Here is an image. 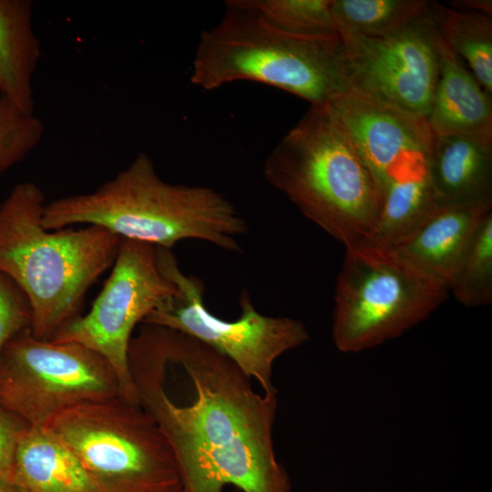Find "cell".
<instances>
[{
	"label": "cell",
	"mask_w": 492,
	"mask_h": 492,
	"mask_svg": "<svg viewBox=\"0 0 492 492\" xmlns=\"http://www.w3.org/2000/svg\"><path fill=\"white\" fill-rule=\"evenodd\" d=\"M141 324L128 363L139 405L169 443L188 492H290L272 428L278 392H254L230 358L181 332Z\"/></svg>",
	"instance_id": "1"
},
{
	"label": "cell",
	"mask_w": 492,
	"mask_h": 492,
	"mask_svg": "<svg viewBox=\"0 0 492 492\" xmlns=\"http://www.w3.org/2000/svg\"><path fill=\"white\" fill-rule=\"evenodd\" d=\"M80 223L169 250L180 241L200 240L239 251L237 238L247 232L245 220L222 194L210 187L165 181L144 152L96 190L46 204V229Z\"/></svg>",
	"instance_id": "2"
},
{
	"label": "cell",
	"mask_w": 492,
	"mask_h": 492,
	"mask_svg": "<svg viewBox=\"0 0 492 492\" xmlns=\"http://www.w3.org/2000/svg\"><path fill=\"white\" fill-rule=\"evenodd\" d=\"M46 204L43 190L31 181L16 184L0 203V272L26 297L32 335L50 341L79 315L88 289L112 266L121 239L98 226L47 230Z\"/></svg>",
	"instance_id": "3"
},
{
	"label": "cell",
	"mask_w": 492,
	"mask_h": 492,
	"mask_svg": "<svg viewBox=\"0 0 492 492\" xmlns=\"http://www.w3.org/2000/svg\"><path fill=\"white\" fill-rule=\"evenodd\" d=\"M220 22L200 34L190 80L205 90L239 80L281 88L323 107L348 90L340 35L302 36L269 23L247 0L225 2Z\"/></svg>",
	"instance_id": "4"
},
{
	"label": "cell",
	"mask_w": 492,
	"mask_h": 492,
	"mask_svg": "<svg viewBox=\"0 0 492 492\" xmlns=\"http://www.w3.org/2000/svg\"><path fill=\"white\" fill-rule=\"evenodd\" d=\"M266 181L345 248L365 243L378 220L376 183L323 107L311 106L268 154Z\"/></svg>",
	"instance_id": "5"
},
{
	"label": "cell",
	"mask_w": 492,
	"mask_h": 492,
	"mask_svg": "<svg viewBox=\"0 0 492 492\" xmlns=\"http://www.w3.org/2000/svg\"><path fill=\"white\" fill-rule=\"evenodd\" d=\"M100 492H177L179 469L166 436L139 405L120 396L71 407L47 425Z\"/></svg>",
	"instance_id": "6"
},
{
	"label": "cell",
	"mask_w": 492,
	"mask_h": 492,
	"mask_svg": "<svg viewBox=\"0 0 492 492\" xmlns=\"http://www.w3.org/2000/svg\"><path fill=\"white\" fill-rule=\"evenodd\" d=\"M447 287L393 252L345 248L338 274L332 338L343 353H358L401 336L425 320Z\"/></svg>",
	"instance_id": "7"
},
{
	"label": "cell",
	"mask_w": 492,
	"mask_h": 492,
	"mask_svg": "<svg viewBox=\"0 0 492 492\" xmlns=\"http://www.w3.org/2000/svg\"><path fill=\"white\" fill-rule=\"evenodd\" d=\"M156 261L160 272L174 283L176 292L141 323L186 333L230 358L258 382L263 393L277 391L272 381V364L282 354L309 340L304 323L259 313L247 291L240 295L241 316L235 321L220 319L205 305L203 282L186 275L171 250L156 247Z\"/></svg>",
	"instance_id": "8"
},
{
	"label": "cell",
	"mask_w": 492,
	"mask_h": 492,
	"mask_svg": "<svg viewBox=\"0 0 492 492\" xmlns=\"http://www.w3.org/2000/svg\"><path fill=\"white\" fill-rule=\"evenodd\" d=\"M117 396L114 369L81 344L39 340L26 328L0 354V405L30 426H47L71 407Z\"/></svg>",
	"instance_id": "9"
},
{
	"label": "cell",
	"mask_w": 492,
	"mask_h": 492,
	"mask_svg": "<svg viewBox=\"0 0 492 492\" xmlns=\"http://www.w3.org/2000/svg\"><path fill=\"white\" fill-rule=\"evenodd\" d=\"M176 292L159 269L156 247L121 239L112 271L88 313L77 315L50 340L76 343L103 356L118 377L120 397L138 404L128 353L135 327Z\"/></svg>",
	"instance_id": "10"
},
{
	"label": "cell",
	"mask_w": 492,
	"mask_h": 492,
	"mask_svg": "<svg viewBox=\"0 0 492 492\" xmlns=\"http://www.w3.org/2000/svg\"><path fill=\"white\" fill-rule=\"evenodd\" d=\"M341 37L349 90L426 119L440 63L436 2L388 36Z\"/></svg>",
	"instance_id": "11"
},
{
	"label": "cell",
	"mask_w": 492,
	"mask_h": 492,
	"mask_svg": "<svg viewBox=\"0 0 492 492\" xmlns=\"http://www.w3.org/2000/svg\"><path fill=\"white\" fill-rule=\"evenodd\" d=\"M323 108L370 170L380 198L398 174L426 161L433 134L425 118L346 90Z\"/></svg>",
	"instance_id": "12"
},
{
	"label": "cell",
	"mask_w": 492,
	"mask_h": 492,
	"mask_svg": "<svg viewBox=\"0 0 492 492\" xmlns=\"http://www.w3.org/2000/svg\"><path fill=\"white\" fill-rule=\"evenodd\" d=\"M426 172L438 205L492 206V140L433 136Z\"/></svg>",
	"instance_id": "13"
},
{
	"label": "cell",
	"mask_w": 492,
	"mask_h": 492,
	"mask_svg": "<svg viewBox=\"0 0 492 492\" xmlns=\"http://www.w3.org/2000/svg\"><path fill=\"white\" fill-rule=\"evenodd\" d=\"M490 210L491 205H438L405 241L388 252L448 288L474 232Z\"/></svg>",
	"instance_id": "14"
},
{
	"label": "cell",
	"mask_w": 492,
	"mask_h": 492,
	"mask_svg": "<svg viewBox=\"0 0 492 492\" xmlns=\"http://www.w3.org/2000/svg\"><path fill=\"white\" fill-rule=\"evenodd\" d=\"M439 74L426 123L433 136L492 140V101L439 36Z\"/></svg>",
	"instance_id": "15"
},
{
	"label": "cell",
	"mask_w": 492,
	"mask_h": 492,
	"mask_svg": "<svg viewBox=\"0 0 492 492\" xmlns=\"http://www.w3.org/2000/svg\"><path fill=\"white\" fill-rule=\"evenodd\" d=\"M10 480L20 492H100L74 452L47 426L23 431Z\"/></svg>",
	"instance_id": "16"
},
{
	"label": "cell",
	"mask_w": 492,
	"mask_h": 492,
	"mask_svg": "<svg viewBox=\"0 0 492 492\" xmlns=\"http://www.w3.org/2000/svg\"><path fill=\"white\" fill-rule=\"evenodd\" d=\"M41 54L32 2L0 0V95L27 113H35L33 85Z\"/></svg>",
	"instance_id": "17"
},
{
	"label": "cell",
	"mask_w": 492,
	"mask_h": 492,
	"mask_svg": "<svg viewBox=\"0 0 492 492\" xmlns=\"http://www.w3.org/2000/svg\"><path fill=\"white\" fill-rule=\"evenodd\" d=\"M438 206L427 172L426 161L394 178L381 194L375 229L364 246L392 251L405 241Z\"/></svg>",
	"instance_id": "18"
},
{
	"label": "cell",
	"mask_w": 492,
	"mask_h": 492,
	"mask_svg": "<svg viewBox=\"0 0 492 492\" xmlns=\"http://www.w3.org/2000/svg\"><path fill=\"white\" fill-rule=\"evenodd\" d=\"M436 23L443 42L468 64L476 80L491 96L492 16L436 2Z\"/></svg>",
	"instance_id": "19"
},
{
	"label": "cell",
	"mask_w": 492,
	"mask_h": 492,
	"mask_svg": "<svg viewBox=\"0 0 492 492\" xmlns=\"http://www.w3.org/2000/svg\"><path fill=\"white\" fill-rule=\"evenodd\" d=\"M431 1L332 0V13L340 36L382 37L425 15Z\"/></svg>",
	"instance_id": "20"
},
{
	"label": "cell",
	"mask_w": 492,
	"mask_h": 492,
	"mask_svg": "<svg viewBox=\"0 0 492 492\" xmlns=\"http://www.w3.org/2000/svg\"><path fill=\"white\" fill-rule=\"evenodd\" d=\"M447 289L467 307L492 302V210L479 222Z\"/></svg>",
	"instance_id": "21"
},
{
	"label": "cell",
	"mask_w": 492,
	"mask_h": 492,
	"mask_svg": "<svg viewBox=\"0 0 492 492\" xmlns=\"http://www.w3.org/2000/svg\"><path fill=\"white\" fill-rule=\"evenodd\" d=\"M269 23L302 36L340 35L332 13V0H247Z\"/></svg>",
	"instance_id": "22"
},
{
	"label": "cell",
	"mask_w": 492,
	"mask_h": 492,
	"mask_svg": "<svg viewBox=\"0 0 492 492\" xmlns=\"http://www.w3.org/2000/svg\"><path fill=\"white\" fill-rule=\"evenodd\" d=\"M42 120L0 95V173L23 160L41 142Z\"/></svg>",
	"instance_id": "23"
},
{
	"label": "cell",
	"mask_w": 492,
	"mask_h": 492,
	"mask_svg": "<svg viewBox=\"0 0 492 492\" xmlns=\"http://www.w3.org/2000/svg\"><path fill=\"white\" fill-rule=\"evenodd\" d=\"M31 311L23 292L0 272V354L16 334L29 328Z\"/></svg>",
	"instance_id": "24"
},
{
	"label": "cell",
	"mask_w": 492,
	"mask_h": 492,
	"mask_svg": "<svg viewBox=\"0 0 492 492\" xmlns=\"http://www.w3.org/2000/svg\"><path fill=\"white\" fill-rule=\"evenodd\" d=\"M27 426L0 405V479L10 477L18 440Z\"/></svg>",
	"instance_id": "25"
},
{
	"label": "cell",
	"mask_w": 492,
	"mask_h": 492,
	"mask_svg": "<svg viewBox=\"0 0 492 492\" xmlns=\"http://www.w3.org/2000/svg\"><path fill=\"white\" fill-rule=\"evenodd\" d=\"M450 5L455 9L479 12L488 15H492L491 0H460L453 1Z\"/></svg>",
	"instance_id": "26"
},
{
	"label": "cell",
	"mask_w": 492,
	"mask_h": 492,
	"mask_svg": "<svg viewBox=\"0 0 492 492\" xmlns=\"http://www.w3.org/2000/svg\"><path fill=\"white\" fill-rule=\"evenodd\" d=\"M0 492H20L12 483L10 477L0 479Z\"/></svg>",
	"instance_id": "27"
},
{
	"label": "cell",
	"mask_w": 492,
	"mask_h": 492,
	"mask_svg": "<svg viewBox=\"0 0 492 492\" xmlns=\"http://www.w3.org/2000/svg\"><path fill=\"white\" fill-rule=\"evenodd\" d=\"M177 492H188V491L185 490V489L182 487L180 490H179V491H177Z\"/></svg>",
	"instance_id": "28"
},
{
	"label": "cell",
	"mask_w": 492,
	"mask_h": 492,
	"mask_svg": "<svg viewBox=\"0 0 492 492\" xmlns=\"http://www.w3.org/2000/svg\"><path fill=\"white\" fill-rule=\"evenodd\" d=\"M231 492H241V491L238 490V489H235V490L231 491Z\"/></svg>",
	"instance_id": "29"
}]
</instances>
